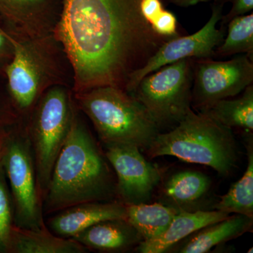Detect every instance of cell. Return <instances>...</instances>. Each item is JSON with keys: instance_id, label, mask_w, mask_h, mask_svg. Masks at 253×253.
Instances as JSON below:
<instances>
[{"instance_id": "cell-19", "label": "cell", "mask_w": 253, "mask_h": 253, "mask_svg": "<svg viewBox=\"0 0 253 253\" xmlns=\"http://www.w3.org/2000/svg\"><path fill=\"white\" fill-rule=\"evenodd\" d=\"M126 220L131 224L142 241L154 239L168 227L179 210L161 204L126 205Z\"/></svg>"}, {"instance_id": "cell-21", "label": "cell", "mask_w": 253, "mask_h": 253, "mask_svg": "<svg viewBox=\"0 0 253 253\" xmlns=\"http://www.w3.org/2000/svg\"><path fill=\"white\" fill-rule=\"evenodd\" d=\"M211 186L208 176L196 171H183L171 176L164 187V195L178 206L194 204L207 194Z\"/></svg>"}, {"instance_id": "cell-9", "label": "cell", "mask_w": 253, "mask_h": 253, "mask_svg": "<svg viewBox=\"0 0 253 253\" xmlns=\"http://www.w3.org/2000/svg\"><path fill=\"white\" fill-rule=\"evenodd\" d=\"M253 82V59L247 54L228 61L194 59L191 106L203 111L219 100L241 94Z\"/></svg>"}, {"instance_id": "cell-13", "label": "cell", "mask_w": 253, "mask_h": 253, "mask_svg": "<svg viewBox=\"0 0 253 253\" xmlns=\"http://www.w3.org/2000/svg\"><path fill=\"white\" fill-rule=\"evenodd\" d=\"M48 219L53 234L73 238L90 226L109 219H126V206L118 201L78 204L55 213Z\"/></svg>"}, {"instance_id": "cell-16", "label": "cell", "mask_w": 253, "mask_h": 253, "mask_svg": "<svg viewBox=\"0 0 253 253\" xmlns=\"http://www.w3.org/2000/svg\"><path fill=\"white\" fill-rule=\"evenodd\" d=\"M8 252L14 253H84L87 249L71 238L52 234L46 226L29 229L13 226Z\"/></svg>"}, {"instance_id": "cell-4", "label": "cell", "mask_w": 253, "mask_h": 253, "mask_svg": "<svg viewBox=\"0 0 253 253\" xmlns=\"http://www.w3.org/2000/svg\"><path fill=\"white\" fill-rule=\"evenodd\" d=\"M73 97L105 146L130 145L147 149L159 133L144 106L122 88L98 86L74 93Z\"/></svg>"}, {"instance_id": "cell-1", "label": "cell", "mask_w": 253, "mask_h": 253, "mask_svg": "<svg viewBox=\"0 0 253 253\" xmlns=\"http://www.w3.org/2000/svg\"><path fill=\"white\" fill-rule=\"evenodd\" d=\"M144 0H62L54 35L72 68L73 93L102 86L125 89L168 40L142 12Z\"/></svg>"}, {"instance_id": "cell-8", "label": "cell", "mask_w": 253, "mask_h": 253, "mask_svg": "<svg viewBox=\"0 0 253 253\" xmlns=\"http://www.w3.org/2000/svg\"><path fill=\"white\" fill-rule=\"evenodd\" d=\"M185 59L144 76L131 93L158 128L176 126L191 109L193 65Z\"/></svg>"}, {"instance_id": "cell-22", "label": "cell", "mask_w": 253, "mask_h": 253, "mask_svg": "<svg viewBox=\"0 0 253 253\" xmlns=\"http://www.w3.org/2000/svg\"><path fill=\"white\" fill-rule=\"evenodd\" d=\"M226 26L227 35L220 45L214 50V57H226L246 54L253 59V13L233 18Z\"/></svg>"}, {"instance_id": "cell-26", "label": "cell", "mask_w": 253, "mask_h": 253, "mask_svg": "<svg viewBox=\"0 0 253 253\" xmlns=\"http://www.w3.org/2000/svg\"><path fill=\"white\" fill-rule=\"evenodd\" d=\"M22 121L16 110L12 108L4 109L0 105V126H14Z\"/></svg>"}, {"instance_id": "cell-11", "label": "cell", "mask_w": 253, "mask_h": 253, "mask_svg": "<svg viewBox=\"0 0 253 253\" xmlns=\"http://www.w3.org/2000/svg\"><path fill=\"white\" fill-rule=\"evenodd\" d=\"M105 147V156L117 176L118 201L125 205L147 202L161 179L157 168L145 159L136 146L110 145Z\"/></svg>"}, {"instance_id": "cell-5", "label": "cell", "mask_w": 253, "mask_h": 253, "mask_svg": "<svg viewBox=\"0 0 253 253\" xmlns=\"http://www.w3.org/2000/svg\"><path fill=\"white\" fill-rule=\"evenodd\" d=\"M146 149L149 158L174 156L184 162L212 168L221 175L232 172L237 163L233 131L192 109L172 130L158 133Z\"/></svg>"}, {"instance_id": "cell-14", "label": "cell", "mask_w": 253, "mask_h": 253, "mask_svg": "<svg viewBox=\"0 0 253 253\" xmlns=\"http://www.w3.org/2000/svg\"><path fill=\"white\" fill-rule=\"evenodd\" d=\"M230 214L214 211H179L167 229L154 239L141 241L137 251L141 253H163L174 244L187 237L204 226L217 222Z\"/></svg>"}, {"instance_id": "cell-18", "label": "cell", "mask_w": 253, "mask_h": 253, "mask_svg": "<svg viewBox=\"0 0 253 253\" xmlns=\"http://www.w3.org/2000/svg\"><path fill=\"white\" fill-rule=\"evenodd\" d=\"M236 99L219 100L199 112L208 115L222 126L252 134L253 131V86L251 84Z\"/></svg>"}, {"instance_id": "cell-3", "label": "cell", "mask_w": 253, "mask_h": 253, "mask_svg": "<svg viewBox=\"0 0 253 253\" xmlns=\"http://www.w3.org/2000/svg\"><path fill=\"white\" fill-rule=\"evenodd\" d=\"M14 53L5 68L11 102L26 120L43 93L56 84H66L65 63L68 61L54 33L36 38L11 35Z\"/></svg>"}, {"instance_id": "cell-20", "label": "cell", "mask_w": 253, "mask_h": 253, "mask_svg": "<svg viewBox=\"0 0 253 253\" xmlns=\"http://www.w3.org/2000/svg\"><path fill=\"white\" fill-rule=\"evenodd\" d=\"M253 143L247 147L248 166L239 181L214 206L216 211L227 214H239L253 218Z\"/></svg>"}, {"instance_id": "cell-24", "label": "cell", "mask_w": 253, "mask_h": 253, "mask_svg": "<svg viewBox=\"0 0 253 253\" xmlns=\"http://www.w3.org/2000/svg\"><path fill=\"white\" fill-rule=\"evenodd\" d=\"M218 2L224 4L225 2L231 3V8L227 14L222 16L220 21L221 28L225 29L227 23L233 18L243 16L251 12L253 9V0H217Z\"/></svg>"}, {"instance_id": "cell-28", "label": "cell", "mask_w": 253, "mask_h": 253, "mask_svg": "<svg viewBox=\"0 0 253 253\" xmlns=\"http://www.w3.org/2000/svg\"><path fill=\"white\" fill-rule=\"evenodd\" d=\"M8 131L7 132L5 133L4 135L2 136V137L0 139V162H1V159H2L3 155H4L5 149V139H6V134H7Z\"/></svg>"}, {"instance_id": "cell-30", "label": "cell", "mask_w": 253, "mask_h": 253, "mask_svg": "<svg viewBox=\"0 0 253 253\" xmlns=\"http://www.w3.org/2000/svg\"><path fill=\"white\" fill-rule=\"evenodd\" d=\"M248 253H253V248H251V249L249 250V251H248Z\"/></svg>"}, {"instance_id": "cell-12", "label": "cell", "mask_w": 253, "mask_h": 253, "mask_svg": "<svg viewBox=\"0 0 253 253\" xmlns=\"http://www.w3.org/2000/svg\"><path fill=\"white\" fill-rule=\"evenodd\" d=\"M59 0H0V14L14 28V36L36 38L54 33L61 14ZM13 36V35H12Z\"/></svg>"}, {"instance_id": "cell-17", "label": "cell", "mask_w": 253, "mask_h": 253, "mask_svg": "<svg viewBox=\"0 0 253 253\" xmlns=\"http://www.w3.org/2000/svg\"><path fill=\"white\" fill-rule=\"evenodd\" d=\"M253 218L234 214L226 219L204 226L179 251L181 253H205L219 245L225 244L252 229Z\"/></svg>"}, {"instance_id": "cell-15", "label": "cell", "mask_w": 253, "mask_h": 253, "mask_svg": "<svg viewBox=\"0 0 253 253\" xmlns=\"http://www.w3.org/2000/svg\"><path fill=\"white\" fill-rule=\"evenodd\" d=\"M71 239L87 250L117 253L126 251L142 238L126 219H109L97 223Z\"/></svg>"}, {"instance_id": "cell-6", "label": "cell", "mask_w": 253, "mask_h": 253, "mask_svg": "<svg viewBox=\"0 0 253 253\" xmlns=\"http://www.w3.org/2000/svg\"><path fill=\"white\" fill-rule=\"evenodd\" d=\"M77 109L68 86L56 84L43 93L24 120L36 165L38 193L42 203L54 163L67 139Z\"/></svg>"}, {"instance_id": "cell-29", "label": "cell", "mask_w": 253, "mask_h": 253, "mask_svg": "<svg viewBox=\"0 0 253 253\" xmlns=\"http://www.w3.org/2000/svg\"><path fill=\"white\" fill-rule=\"evenodd\" d=\"M4 134H5V132H0V139H1V136L4 135Z\"/></svg>"}, {"instance_id": "cell-25", "label": "cell", "mask_w": 253, "mask_h": 253, "mask_svg": "<svg viewBox=\"0 0 253 253\" xmlns=\"http://www.w3.org/2000/svg\"><path fill=\"white\" fill-rule=\"evenodd\" d=\"M14 53L11 36L4 32L0 31V62L7 61L10 62Z\"/></svg>"}, {"instance_id": "cell-27", "label": "cell", "mask_w": 253, "mask_h": 253, "mask_svg": "<svg viewBox=\"0 0 253 253\" xmlns=\"http://www.w3.org/2000/svg\"><path fill=\"white\" fill-rule=\"evenodd\" d=\"M172 4L176 5L181 7H188V6H193L201 2H208L210 1H216L217 0H166Z\"/></svg>"}, {"instance_id": "cell-23", "label": "cell", "mask_w": 253, "mask_h": 253, "mask_svg": "<svg viewBox=\"0 0 253 253\" xmlns=\"http://www.w3.org/2000/svg\"><path fill=\"white\" fill-rule=\"evenodd\" d=\"M2 160V159H1ZM2 163L0 162V251L8 252L11 229L14 225V208L6 186Z\"/></svg>"}, {"instance_id": "cell-10", "label": "cell", "mask_w": 253, "mask_h": 253, "mask_svg": "<svg viewBox=\"0 0 253 253\" xmlns=\"http://www.w3.org/2000/svg\"><path fill=\"white\" fill-rule=\"evenodd\" d=\"M223 6L222 3L214 1L211 18L199 31L165 42L142 68L131 73L125 90L131 94L144 76L166 65L185 59L214 57V50L225 37V29L217 28L223 16Z\"/></svg>"}, {"instance_id": "cell-2", "label": "cell", "mask_w": 253, "mask_h": 253, "mask_svg": "<svg viewBox=\"0 0 253 253\" xmlns=\"http://www.w3.org/2000/svg\"><path fill=\"white\" fill-rule=\"evenodd\" d=\"M77 110L43 200V212L46 214L84 203L113 201L116 196V183L109 161Z\"/></svg>"}, {"instance_id": "cell-7", "label": "cell", "mask_w": 253, "mask_h": 253, "mask_svg": "<svg viewBox=\"0 0 253 253\" xmlns=\"http://www.w3.org/2000/svg\"><path fill=\"white\" fill-rule=\"evenodd\" d=\"M1 163L11 188L15 225L29 229L45 227L36 165L24 121L8 131Z\"/></svg>"}]
</instances>
